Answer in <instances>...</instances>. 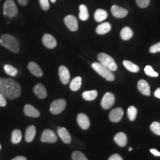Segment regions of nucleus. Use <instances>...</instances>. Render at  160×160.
I'll list each match as a JSON object with an SVG mask.
<instances>
[{
	"mask_svg": "<svg viewBox=\"0 0 160 160\" xmlns=\"http://www.w3.org/2000/svg\"><path fill=\"white\" fill-rule=\"evenodd\" d=\"M150 129L155 135L160 136V123L158 122H154L151 125Z\"/></svg>",
	"mask_w": 160,
	"mask_h": 160,
	"instance_id": "nucleus-33",
	"label": "nucleus"
},
{
	"mask_svg": "<svg viewBox=\"0 0 160 160\" xmlns=\"http://www.w3.org/2000/svg\"><path fill=\"white\" fill-rule=\"evenodd\" d=\"M59 74L61 82L63 84H67L70 80V74L68 69L63 65H61L59 68Z\"/></svg>",
	"mask_w": 160,
	"mask_h": 160,
	"instance_id": "nucleus-12",
	"label": "nucleus"
},
{
	"mask_svg": "<svg viewBox=\"0 0 160 160\" xmlns=\"http://www.w3.org/2000/svg\"><path fill=\"white\" fill-rule=\"evenodd\" d=\"M12 160H27V158L23 156H18V157H15Z\"/></svg>",
	"mask_w": 160,
	"mask_h": 160,
	"instance_id": "nucleus-43",
	"label": "nucleus"
},
{
	"mask_svg": "<svg viewBox=\"0 0 160 160\" xmlns=\"http://www.w3.org/2000/svg\"><path fill=\"white\" fill-rule=\"evenodd\" d=\"M138 6L141 8H146L149 5L150 0H135Z\"/></svg>",
	"mask_w": 160,
	"mask_h": 160,
	"instance_id": "nucleus-35",
	"label": "nucleus"
},
{
	"mask_svg": "<svg viewBox=\"0 0 160 160\" xmlns=\"http://www.w3.org/2000/svg\"><path fill=\"white\" fill-rule=\"evenodd\" d=\"M64 23L71 31L76 32L78 29V24L74 16L68 15L64 18Z\"/></svg>",
	"mask_w": 160,
	"mask_h": 160,
	"instance_id": "nucleus-9",
	"label": "nucleus"
},
{
	"mask_svg": "<svg viewBox=\"0 0 160 160\" xmlns=\"http://www.w3.org/2000/svg\"><path fill=\"white\" fill-rule=\"evenodd\" d=\"M114 140L115 142L121 147H125L128 143V138L123 132L118 133L114 137Z\"/></svg>",
	"mask_w": 160,
	"mask_h": 160,
	"instance_id": "nucleus-19",
	"label": "nucleus"
},
{
	"mask_svg": "<svg viewBox=\"0 0 160 160\" xmlns=\"http://www.w3.org/2000/svg\"><path fill=\"white\" fill-rule=\"evenodd\" d=\"M4 71L6 72V74L11 77H16L18 73L17 69L13 67L10 65L7 64L4 67Z\"/></svg>",
	"mask_w": 160,
	"mask_h": 160,
	"instance_id": "nucleus-30",
	"label": "nucleus"
},
{
	"mask_svg": "<svg viewBox=\"0 0 160 160\" xmlns=\"http://www.w3.org/2000/svg\"><path fill=\"white\" fill-rule=\"evenodd\" d=\"M108 160H123L122 157L120 155L116 154L112 155Z\"/></svg>",
	"mask_w": 160,
	"mask_h": 160,
	"instance_id": "nucleus-39",
	"label": "nucleus"
},
{
	"mask_svg": "<svg viewBox=\"0 0 160 160\" xmlns=\"http://www.w3.org/2000/svg\"><path fill=\"white\" fill-rule=\"evenodd\" d=\"M28 68L29 71L36 77H42L43 75V72L42 69L40 68V67L38 65V63L34 62H29Z\"/></svg>",
	"mask_w": 160,
	"mask_h": 160,
	"instance_id": "nucleus-16",
	"label": "nucleus"
},
{
	"mask_svg": "<svg viewBox=\"0 0 160 160\" xmlns=\"http://www.w3.org/2000/svg\"><path fill=\"white\" fill-rule=\"evenodd\" d=\"M112 29L111 24L108 22H104L98 25L96 28V33L97 34H105L109 33Z\"/></svg>",
	"mask_w": 160,
	"mask_h": 160,
	"instance_id": "nucleus-21",
	"label": "nucleus"
},
{
	"mask_svg": "<svg viewBox=\"0 0 160 160\" xmlns=\"http://www.w3.org/2000/svg\"><path fill=\"white\" fill-rule=\"evenodd\" d=\"M36 133V127L34 125L29 126L26 131L25 134V140L28 142H30L34 139Z\"/></svg>",
	"mask_w": 160,
	"mask_h": 160,
	"instance_id": "nucleus-22",
	"label": "nucleus"
},
{
	"mask_svg": "<svg viewBox=\"0 0 160 160\" xmlns=\"http://www.w3.org/2000/svg\"><path fill=\"white\" fill-rule=\"evenodd\" d=\"M34 93L40 99L45 98L47 97L46 88L41 83H38L33 88Z\"/></svg>",
	"mask_w": 160,
	"mask_h": 160,
	"instance_id": "nucleus-17",
	"label": "nucleus"
},
{
	"mask_svg": "<svg viewBox=\"0 0 160 160\" xmlns=\"http://www.w3.org/2000/svg\"><path fill=\"white\" fill-rule=\"evenodd\" d=\"M144 71H145L146 75H147L149 77H158V75H159L158 73L154 71L152 67L150 65H147L144 68Z\"/></svg>",
	"mask_w": 160,
	"mask_h": 160,
	"instance_id": "nucleus-32",
	"label": "nucleus"
},
{
	"mask_svg": "<svg viewBox=\"0 0 160 160\" xmlns=\"http://www.w3.org/2000/svg\"><path fill=\"white\" fill-rule=\"evenodd\" d=\"M154 96L157 98L160 99V88H157L154 92Z\"/></svg>",
	"mask_w": 160,
	"mask_h": 160,
	"instance_id": "nucleus-42",
	"label": "nucleus"
},
{
	"mask_svg": "<svg viewBox=\"0 0 160 160\" xmlns=\"http://www.w3.org/2000/svg\"><path fill=\"white\" fill-rule=\"evenodd\" d=\"M149 52L152 53H155L160 52V42L155 44L151 46L149 49Z\"/></svg>",
	"mask_w": 160,
	"mask_h": 160,
	"instance_id": "nucleus-37",
	"label": "nucleus"
},
{
	"mask_svg": "<svg viewBox=\"0 0 160 160\" xmlns=\"http://www.w3.org/2000/svg\"><path fill=\"white\" fill-rule=\"evenodd\" d=\"M108 12L103 9H97L94 13V19L97 22H103L108 18Z\"/></svg>",
	"mask_w": 160,
	"mask_h": 160,
	"instance_id": "nucleus-23",
	"label": "nucleus"
},
{
	"mask_svg": "<svg viewBox=\"0 0 160 160\" xmlns=\"http://www.w3.org/2000/svg\"><path fill=\"white\" fill-rule=\"evenodd\" d=\"M40 5L42 7V8L45 10L47 11L49 8V3L48 0H39Z\"/></svg>",
	"mask_w": 160,
	"mask_h": 160,
	"instance_id": "nucleus-36",
	"label": "nucleus"
},
{
	"mask_svg": "<svg viewBox=\"0 0 160 160\" xmlns=\"http://www.w3.org/2000/svg\"><path fill=\"white\" fill-rule=\"evenodd\" d=\"M7 105V101L6 97H4L2 94L0 93V106L5 107Z\"/></svg>",
	"mask_w": 160,
	"mask_h": 160,
	"instance_id": "nucleus-38",
	"label": "nucleus"
},
{
	"mask_svg": "<svg viewBox=\"0 0 160 160\" xmlns=\"http://www.w3.org/2000/svg\"><path fill=\"white\" fill-rule=\"evenodd\" d=\"M4 14L7 17L12 18L17 16L18 8L13 0H7L3 7Z\"/></svg>",
	"mask_w": 160,
	"mask_h": 160,
	"instance_id": "nucleus-5",
	"label": "nucleus"
},
{
	"mask_svg": "<svg viewBox=\"0 0 160 160\" xmlns=\"http://www.w3.org/2000/svg\"><path fill=\"white\" fill-rule=\"evenodd\" d=\"M98 92L96 90L86 91L82 93V97L87 101H92L97 97Z\"/></svg>",
	"mask_w": 160,
	"mask_h": 160,
	"instance_id": "nucleus-28",
	"label": "nucleus"
},
{
	"mask_svg": "<svg viewBox=\"0 0 160 160\" xmlns=\"http://www.w3.org/2000/svg\"><path fill=\"white\" fill-rule=\"evenodd\" d=\"M1 149V144H0V149Z\"/></svg>",
	"mask_w": 160,
	"mask_h": 160,
	"instance_id": "nucleus-46",
	"label": "nucleus"
},
{
	"mask_svg": "<svg viewBox=\"0 0 160 160\" xmlns=\"http://www.w3.org/2000/svg\"><path fill=\"white\" fill-rule=\"evenodd\" d=\"M58 138L54 132L50 129H46L43 132L41 141L42 142H48V143H55L57 141Z\"/></svg>",
	"mask_w": 160,
	"mask_h": 160,
	"instance_id": "nucleus-8",
	"label": "nucleus"
},
{
	"mask_svg": "<svg viewBox=\"0 0 160 160\" xmlns=\"http://www.w3.org/2000/svg\"><path fill=\"white\" fill-rule=\"evenodd\" d=\"M133 31L129 27H125L120 32V37L124 40H129L133 36Z\"/></svg>",
	"mask_w": 160,
	"mask_h": 160,
	"instance_id": "nucleus-24",
	"label": "nucleus"
},
{
	"mask_svg": "<svg viewBox=\"0 0 160 160\" xmlns=\"http://www.w3.org/2000/svg\"><path fill=\"white\" fill-rule=\"evenodd\" d=\"M132 149V148H129V151H131Z\"/></svg>",
	"mask_w": 160,
	"mask_h": 160,
	"instance_id": "nucleus-45",
	"label": "nucleus"
},
{
	"mask_svg": "<svg viewBox=\"0 0 160 160\" xmlns=\"http://www.w3.org/2000/svg\"><path fill=\"white\" fill-rule=\"evenodd\" d=\"M115 102V97L114 94L112 92H106L102 100L101 105L103 109L108 110L110 109L113 105Z\"/></svg>",
	"mask_w": 160,
	"mask_h": 160,
	"instance_id": "nucleus-7",
	"label": "nucleus"
},
{
	"mask_svg": "<svg viewBox=\"0 0 160 160\" xmlns=\"http://www.w3.org/2000/svg\"><path fill=\"white\" fill-rule=\"evenodd\" d=\"M92 68L106 80L109 81H114L115 77L112 71L103 66L102 63L100 62H94L92 63Z\"/></svg>",
	"mask_w": 160,
	"mask_h": 160,
	"instance_id": "nucleus-3",
	"label": "nucleus"
},
{
	"mask_svg": "<svg viewBox=\"0 0 160 160\" xmlns=\"http://www.w3.org/2000/svg\"><path fill=\"white\" fill-rule=\"evenodd\" d=\"M98 59L100 63L111 71H115L118 69V65L113 58L109 55L104 53H100L98 55Z\"/></svg>",
	"mask_w": 160,
	"mask_h": 160,
	"instance_id": "nucleus-4",
	"label": "nucleus"
},
{
	"mask_svg": "<svg viewBox=\"0 0 160 160\" xmlns=\"http://www.w3.org/2000/svg\"><path fill=\"white\" fill-rule=\"evenodd\" d=\"M123 115V110L121 108H117L113 109L110 114L109 119L112 122H119L122 119Z\"/></svg>",
	"mask_w": 160,
	"mask_h": 160,
	"instance_id": "nucleus-11",
	"label": "nucleus"
},
{
	"mask_svg": "<svg viewBox=\"0 0 160 160\" xmlns=\"http://www.w3.org/2000/svg\"><path fill=\"white\" fill-rule=\"evenodd\" d=\"M24 114L29 117L38 118L40 116V113L38 110L34 108V107L30 104H26L24 108Z\"/></svg>",
	"mask_w": 160,
	"mask_h": 160,
	"instance_id": "nucleus-20",
	"label": "nucleus"
},
{
	"mask_svg": "<svg viewBox=\"0 0 160 160\" xmlns=\"http://www.w3.org/2000/svg\"><path fill=\"white\" fill-rule=\"evenodd\" d=\"M56 1H57V0H51V1L52 2H53V3L55 2Z\"/></svg>",
	"mask_w": 160,
	"mask_h": 160,
	"instance_id": "nucleus-44",
	"label": "nucleus"
},
{
	"mask_svg": "<svg viewBox=\"0 0 160 160\" xmlns=\"http://www.w3.org/2000/svg\"><path fill=\"white\" fill-rule=\"evenodd\" d=\"M19 4H20L22 6H26L28 4L29 0H17Z\"/></svg>",
	"mask_w": 160,
	"mask_h": 160,
	"instance_id": "nucleus-41",
	"label": "nucleus"
},
{
	"mask_svg": "<svg viewBox=\"0 0 160 160\" xmlns=\"http://www.w3.org/2000/svg\"><path fill=\"white\" fill-rule=\"evenodd\" d=\"M123 64L128 71H131L132 72L136 73V72H139V67L137 65H135V63L132 62L131 61L125 60L123 61Z\"/></svg>",
	"mask_w": 160,
	"mask_h": 160,
	"instance_id": "nucleus-26",
	"label": "nucleus"
},
{
	"mask_svg": "<svg viewBox=\"0 0 160 160\" xmlns=\"http://www.w3.org/2000/svg\"><path fill=\"white\" fill-rule=\"evenodd\" d=\"M77 122L81 129L86 130L90 126V122L89 118L86 114L80 113L77 116Z\"/></svg>",
	"mask_w": 160,
	"mask_h": 160,
	"instance_id": "nucleus-13",
	"label": "nucleus"
},
{
	"mask_svg": "<svg viewBox=\"0 0 160 160\" xmlns=\"http://www.w3.org/2000/svg\"><path fill=\"white\" fill-rule=\"evenodd\" d=\"M111 12L114 17L119 18L126 17L128 14V10L125 8L116 5H114L112 7Z\"/></svg>",
	"mask_w": 160,
	"mask_h": 160,
	"instance_id": "nucleus-14",
	"label": "nucleus"
},
{
	"mask_svg": "<svg viewBox=\"0 0 160 160\" xmlns=\"http://www.w3.org/2000/svg\"><path fill=\"white\" fill-rule=\"evenodd\" d=\"M137 108L133 106H130L128 109V116L129 120L131 121H134L137 118Z\"/></svg>",
	"mask_w": 160,
	"mask_h": 160,
	"instance_id": "nucleus-31",
	"label": "nucleus"
},
{
	"mask_svg": "<svg viewBox=\"0 0 160 160\" xmlns=\"http://www.w3.org/2000/svg\"><path fill=\"white\" fill-rule=\"evenodd\" d=\"M138 90L145 96H149L151 95V90L148 83L145 80H139L138 82Z\"/></svg>",
	"mask_w": 160,
	"mask_h": 160,
	"instance_id": "nucleus-15",
	"label": "nucleus"
},
{
	"mask_svg": "<svg viewBox=\"0 0 160 160\" xmlns=\"http://www.w3.org/2000/svg\"><path fill=\"white\" fill-rule=\"evenodd\" d=\"M0 44L10 51L17 53L20 49V43L12 35L5 34L1 37Z\"/></svg>",
	"mask_w": 160,
	"mask_h": 160,
	"instance_id": "nucleus-2",
	"label": "nucleus"
},
{
	"mask_svg": "<svg viewBox=\"0 0 160 160\" xmlns=\"http://www.w3.org/2000/svg\"><path fill=\"white\" fill-rule=\"evenodd\" d=\"M58 134L64 143H69L71 142V137L66 128H59L58 129Z\"/></svg>",
	"mask_w": 160,
	"mask_h": 160,
	"instance_id": "nucleus-18",
	"label": "nucleus"
},
{
	"mask_svg": "<svg viewBox=\"0 0 160 160\" xmlns=\"http://www.w3.org/2000/svg\"><path fill=\"white\" fill-rule=\"evenodd\" d=\"M42 42L44 46H46L48 49L55 48L57 45V40L55 39V38L52 36L51 34L48 33L43 35L42 38Z\"/></svg>",
	"mask_w": 160,
	"mask_h": 160,
	"instance_id": "nucleus-10",
	"label": "nucleus"
},
{
	"mask_svg": "<svg viewBox=\"0 0 160 160\" xmlns=\"http://www.w3.org/2000/svg\"><path fill=\"white\" fill-rule=\"evenodd\" d=\"M22 92L20 85L10 78H0V93L9 100L19 97Z\"/></svg>",
	"mask_w": 160,
	"mask_h": 160,
	"instance_id": "nucleus-1",
	"label": "nucleus"
},
{
	"mask_svg": "<svg viewBox=\"0 0 160 160\" xmlns=\"http://www.w3.org/2000/svg\"><path fill=\"white\" fill-rule=\"evenodd\" d=\"M79 9H80L79 17L80 20L82 21L87 20L89 18V14H88L87 7L84 4H81L79 7Z\"/></svg>",
	"mask_w": 160,
	"mask_h": 160,
	"instance_id": "nucleus-27",
	"label": "nucleus"
},
{
	"mask_svg": "<svg viewBox=\"0 0 160 160\" xmlns=\"http://www.w3.org/2000/svg\"><path fill=\"white\" fill-rule=\"evenodd\" d=\"M82 78L81 77H77L71 81L69 87L73 92L78 91L81 86Z\"/></svg>",
	"mask_w": 160,
	"mask_h": 160,
	"instance_id": "nucleus-25",
	"label": "nucleus"
},
{
	"mask_svg": "<svg viewBox=\"0 0 160 160\" xmlns=\"http://www.w3.org/2000/svg\"><path fill=\"white\" fill-rule=\"evenodd\" d=\"M72 158L73 160H88L85 155L78 151H74L72 154Z\"/></svg>",
	"mask_w": 160,
	"mask_h": 160,
	"instance_id": "nucleus-34",
	"label": "nucleus"
},
{
	"mask_svg": "<svg viewBox=\"0 0 160 160\" xmlns=\"http://www.w3.org/2000/svg\"><path fill=\"white\" fill-rule=\"evenodd\" d=\"M150 152L152 154L154 155L155 156H157V157H160V152L157 151V149H150Z\"/></svg>",
	"mask_w": 160,
	"mask_h": 160,
	"instance_id": "nucleus-40",
	"label": "nucleus"
},
{
	"mask_svg": "<svg viewBox=\"0 0 160 160\" xmlns=\"http://www.w3.org/2000/svg\"><path fill=\"white\" fill-rule=\"evenodd\" d=\"M22 139V132L18 129H15L12 132V142L14 144L20 143Z\"/></svg>",
	"mask_w": 160,
	"mask_h": 160,
	"instance_id": "nucleus-29",
	"label": "nucleus"
},
{
	"mask_svg": "<svg viewBox=\"0 0 160 160\" xmlns=\"http://www.w3.org/2000/svg\"><path fill=\"white\" fill-rule=\"evenodd\" d=\"M66 105L67 102L64 99H58L52 103L50 111L52 114H59L65 109Z\"/></svg>",
	"mask_w": 160,
	"mask_h": 160,
	"instance_id": "nucleus-6",
	"label": "nucleus"
}]
</instances>
